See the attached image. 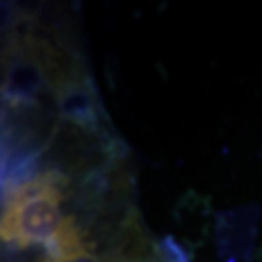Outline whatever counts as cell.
<instances>
[{
	"mask_svg": "<svg viewBox=\"0 0 262 262\" xmlns=\"http://www.w3.org/2000/svg\"><path fill=\"white\" fill-rule=\"evenodd\" d=\"M64 185L62 175L47 171L14 188L2 212V241L19 249L45 247L66 217Z\"/></svg>",
	"mask_w": 262,
	"mask_h": 262,
	"instance_id": "cell-1",
	"label": "cell"
},
{
	"mask_svg": "<svg viewBox=\"0 0 262 262\" xmlns=\"http://www.w3.org/2000/svg\"><path fill=\"white\" fill-rule=\"evenodd\" d=\"M88 258L84 231L72 215H66L53 239L43 247L41 262H80Z\"/></svg>",
	"mask_w": 262,
	"mask_h": 262,
	"instance_id": "cell-2",
	"label": "cell"
}]
</instances>
